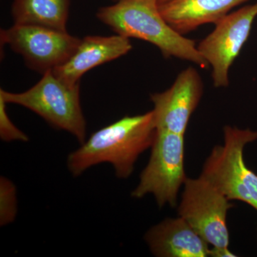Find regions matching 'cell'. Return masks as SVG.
Here are the masks:
<instances>
[{"mask_svg":"<svg viewBox=\"0 0 257 257\" xmlns=\"http://www.w3.org/2000/svg\"><path fill=\"white\" fill-rule=\"evenodd\" d=\"M153 111L126 116L100 128L67 157L69 172L78 177L93 166L109 163L119 178L132 175L142 153L152 147L156 135Z\"/></svg>","mask_w":257,"mask_h":257,"instance_id":"1","label":"cell"},{"mask_svg":"<svg viewBox=\"0 0 257 257\" xmlns=\"http://www.w3.org/2000/svg\"><path fill=\"white\" fill-rule=\"evenodd\" d=\"M96 16L116 35L155 45L165 58L188 61L201 68L209 66L196 42L176 31L166 21L155 0H118L114 5L99 8Z\"/></svg>","mask_w":257,"mask_h":257,"instance_id":"2","label":"cell"},{"mask_svg":"<svg viewBox=\"0 0 257 257\" xmlns=\"http://www.w3.org/2000/svg\"><path fill=\"white\" fill-rule=\"evenodd\" d=\"M0 96L7 104L24 106L41 116L54 128L85 142L86 120L80 103L79 84H67L56 77L52 70L25 92L14 93L0 89Z\"/></svg>","mask_w":257,"mask_h":257,"instance_id":"3","label":"cell"},{"mask_svg":"<svg viewBox=\"0 0 257 257\" xmlns=\"http://www.w3.org/2000/svg\"><path fill=\"white\" fill-rule=\"evenodd\" d=\"M224 135V145L213 148L201 177L229 201H241L257 211V175L246 167L243 155L245 145L257 140V133L226 126Z\"/></svg>","mask_w":257,"mask_h":257,"instance_id":"4","label":"cell"},{"mask_svg":"<svg viewBox=\"0 0 257 257\" xmlns=\"http://www.w3.org/2000/svg\"><path fill=\"white\" fill-rule=\"evenodd\" d=\"M184 146V135L157 130L148 165L132 196L140 199L152 194L160 207H175L179 188L187 179Z\"/></svg>","mask_w":257,"mask_h":257,"instance_id":"5","label":"cell"},{"mask_svg":"<svg viewBox=\"0 0 257 257\" xmlns=\"http://www.w3.org/2000/svg\"><path fill=\"white\" fill-rule=\"evenodd\" d=\"M1 46L9 45L23 57L27 67L43 74L62 65L77 50L81 39L35 25H16L0 32Z\"/></svg>","mask_w":257,"mask_h":257,"instance_id":"6","label":"cell"},{"mask_svg":"<svg viewBox=\"0 0 257 257\" xmlns=\"http://www.w3.org/2000/svg\"><path fill=\"white\" fill-rule=\"evenodd\" d=\"M179 216L214 248H228V211L234 207L224 194L202 177L186 179Z\"/></svg>","mask_w":257,"mask_h":257,"instance_id":"7","label":"cell"},{"mask_svg":"<svg viewBox=\"0 0 257 257\" xmlns=\"http://www.w3.org/2000/svg\"><path fill=\"white\" fill-rule=\"evenodd\" d=\"M257 17V3L229 13L197 45L203 58L212 68L214 87L229 85L230 67L247 41Z\"/></svg>","mask_w":257,"mask_h":257,"instance_id":"8","label":"cell"},{"mask_svg":"<svg viewBox=\"0 0 257 257\" xmlns=\"http://www.w3.org/2000/svg\"><path fill=\"white\" fill-rule=\"evenodd\" d=\"M203 92L204 85L200 74L197 69L189 67L179 73L168 89L152 94L156 130L184 135Z\"/></svg>","mask_w":257,"mask_h":257,"instance_id":"9","label":"cell"},{"mask_svg":"<svg viewBox=\"0 0 257 257\" xmlns=\"http://www.w3.org/2000/svg\"><path fill=\"white\" fill-rule=\"evenodd\" d=\"M132 49L130 39L121 35L87 36L69 60L52 72L64 82L74 85L86 72L126 55Z\"/></svg>","mask_w":257,"mask_h":257,"instance_id":"10","label":"cell"},{"mask_svg":"<svg viewBox=\"0 0 257 257\" xmlns=\"http://www.w3.org/2000/svg\"><path fill=\"white\" fill-rule=\"evenodd\" d=\"M152 253L160 257L210 256L207 241L183 218L167 219L145 236Z\"/></svg>","mask_w":257,"mask_h":257,"instance_id":"11","label":"cell"},{"mask_svg":"<svg viewBox=\"0 0 257 257\" xmlns=\"http://www.w3.org/2000/svg\"><path fill=\"white\" fill-rule=\"evenodd\" d=\"M248 0H172L160 5L161 14L182 35L207 24L219 23L235 7Z\"/></svg>","mask_w":257,"mask_h":257,"instance_id":"12","label":"cell"},{"mask_svg":"<svg viewBox=\"0 0 257 257\" xmlns=\"http://www.w3.org/2000/svg\"><path fill=\"white\" fill-rule=\"evenodd\" d=\"M70 0H13L16 25H35L67 32Z\"/></svg>","mask_w":257,"mask_h":257,"instance_id":"13","label":"cell"},{"mask_svg":"<svg viewBox=\"0 0 257 257\" xmlns=\"http://www.w3.org/2000/svg\"><path fill=\"white\" fill-rule=\"evenodd\" d=\"M17 190L10 179L2 177L0 179V225L10 224L17 215Z\"/></svg>","mask_w":257,"mask_h":257,"instance_id":"14","label":"cell"},{"mask_svg":"<svg viewBox=\"0 0 257 257\" xmlns=\"http://www.w3.org/2000/svg\"><path fill=\"white\" fill-rule=\"evenodd\" d=\"M7 103L0 96V138L4 142H28L29 138L20 128L17 127L10 119L7 112Z\"/></svg>","mask_w":257,"mask_h":257,"instance_id":"15","label":"cell"},{"mask_svg":"<svg viewBox=\"0 0 257 257\" xmlns=\"http://www.w3.org/2000/svg\"><path fill=\"white\" fill-rule=\"evenodd\" d=\"M210 256L215 257H228V256H236L234 253L229 251L228 248H214L213 247L211 249Z\"/></svg>","mask_w":257,"mask_h":257,"instance_id":"16","label":"cell"},{"mask_svg":"<svg viewBox=\"0 0 257 257\" xmlns=\"http://www.w3.org/2000/svg\"><path fill=\"white\" fill-rule=\"evenodd\" d=\"M157 2V4L159 5V6L160 5L167 4V3H170L172 0H155Z\"/></svg>","mask_w":257,"mask_h":257,"instance_id":"17","label":"cell"},{"mask_svg":"<svg viewBox=\"0 0 257 257\" xmlns=\"http://www.w3.org/2000/svg\"><path fill=\"white\" fill-rule=\"evenodd\" d=\"M117 1H118V0H117Z\"/></svg>","mask_w":257,"mask_h":257,"instance_id":"18","label":"cell"}]
</instances>
